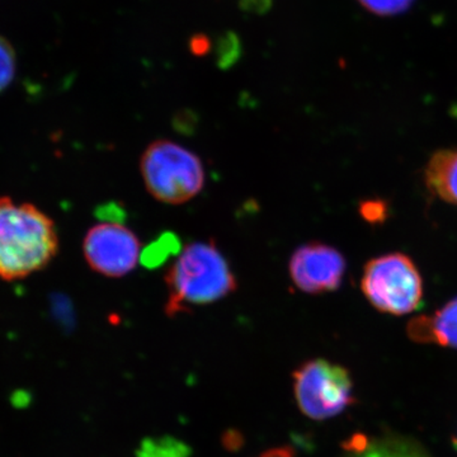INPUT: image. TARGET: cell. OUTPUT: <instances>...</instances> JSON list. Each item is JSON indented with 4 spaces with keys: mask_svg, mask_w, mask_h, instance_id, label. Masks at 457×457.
<instances>
[{
    "mask_svg": "<svg viewBox=\"0 0 457 457\" xmlns=\"http://www.w3.org/2000/svg\"><path fill=\"white\" fill-rule=\"evenodd\" d=\"M361 215L370 222H381L386 218V204L383 201H366L361 204Z\"/></svg>",
    "mask_w": 457,
    "mask_h": 457,
    "instance_id": "9a60e30c",
    "label": "cell"
},
{
    "mask_svg": "<svg viewBox=\"0 0 457 457\" xmlns=\"http://www.w3.org/2000/svg\"><path fill=\"white\" fill-rule=\"evenodd\" d=\"M16 74V55L11 45L0 37V92L7 88Z\"/></svg>",
    "mask_w": 457,
    "mask_h": 457,
    "instance_id": "4fadbf2b",
    "label": "cell"
},
{
    "mask_svg": "<svg viewBox=\"0 0 457 457\" xmlns=\"http://www.w3.org/2000/svg\"><path fill=\"white\" fill-rule=\"evenodd\" d=\"M366 299L392 315L416 312L423 299V279L408 255L392 253L369 262L361 279Z\"/></svg>",
    "mask_w": 457,
    "mask_h": 457,
    "instance_id": "277c9868",
    "label": "cell"
},
{
    "mask_svg": "<svg viewBox=\"0 0 457 457\" xmlns=\"http://www.w3.org/2000/svg\"><path fill=\"white\" fill-rule=\"evenodd\" d=\"M140 171L146 191L158 203L183 204L204 187L200 156L176 141H152L141 154Z\"/></svg>",
    "mask_w": 457,
    "mask_h": 457,
    "instance_id": "3957f363",
    "label": "cell"
},
{
    "mask_svg": "<svg viewBox=\"0 0 457 457\" xmlns=\"http://www.w3.org/2000/svg\"><path fill=\"white\" fill-rule=\"evenodd\" d=\"M59 249L55 224L31 204L0 198V278H25L44 270Z\"/></svg>",
    "mask_w": 457,
    "mask_h": 457,
    "instance_id": "7a4b0ae2",
    "label": "cell"
},
{
    "mask_svg": "<svg viewBox=\"0 0 457 457\" xmlns=\"http://www.w3.org/2000/svg\"><path fill=\"white\" fill-rule=\"evenodd\" d=\"M262 457H294L290 450L278 449L270 450L269 453H264Z\"/></svg>",
    "mask_w": 457,
    "mask_h": 457,
    "instance_id": "ac0fdd59",
    "label": "cell"
},
{
    "mask_svg": "<svg viewBox=\"0 0 457 457\" xmlns=\"http://www.w3.org/2000/svg\"><path fill=\"white\" fill-rule=\"evenodd\" d=\"M83 253L93 272L121 278L137 269L141 243L137 234L116 221H102L87 231Z\"/></svg>",
    "mask_w": 457,
    "mask_h": 457,
    "instance_id": "8992f818",
    "label": "cell"
},
{
    "mask_svg": "<svg viewBox=\"0 0 457 457\" xmlns=\"http://www.w3.org/2000/svg\"><path fill=\"white\" fill-rule=\"evenodd\" d=\"M360 2L369 11L389 16V14H396L405 11V9L411 7L413 0H360Z\"/></svg>",
    "mask_w": 457,
    "mask_h": 457,
    "instance_id": "5bb4252c",
    "label": "cell"
},
{
    "mask_svg": "<svg viewBox=\"0 0 457 457\" xmlns=\"http://www.w3.org/2000/svg\"><path fill=\"white\" fill-rule=\"evenodd\" d=\"M407 333L418 343L457 348V297L432 315L411 319Z\"/></svg>",
    "mask_w": 457,
    "mask_h": 457,
    "instance_id": "ba28073f",
    "label": "cell"
},
{
    "mask_svg": "<svg viewBox=\"0 0 457 457\" xmlns=\"http://www.w3.org/2000/svg\"><path fill=\"white\" fill-rule=\"evenodd\" d=\"M425 177L433 195L457 207V149L436 152L427 164Z\"/></svg>",
    "mask_w": 457,
    "mask_h": 457,
    "instance_id": "30bf717a",
    "label": "cell"
},
{
    "mask_svg": "<svg viewBox=\"0 0 457 457\" xmlns=\"http://www.w3.org/2000/svg\"><path fill=\"white\" fill-rule=\"evenodd\" d=\"M343 457H429L416 442L400 437L357 436L345 444Z\"/></svg>",
    "mask_w": 457,
    "mask_h": 457,
    "instance_id": "9c48e42d",
    "label": "cell"
},
{
    "mask_svg": "<svg viewBox=\"0 0 457 457\" xmlns=\"http://www.w3.org/2000/svg\"><path fill=\"white\" fill-rule=\"evenodd\" d=\"M168 299L165 314L170 317L194 306L210 305L236 293V273L213 240L189 243L177 255L164 276Z\"/></svg>",
    "mask_w": 457,
    "mask_h": 457,
    "instance_id": "6da1fadb",
    "label": "cell"
},
{
    "mask_svg": "<svg viewBox=\"0 0 457 457\" xmlns=\"http://www.w3.org/2000/svg\"><path fill=\"white\" fill-rule=\"evenodd\" d=\"M295 395L303 413L312 420L335 417L352 403L350 375L328 361H311L295 372Z\"/></svg>",
    "mask_w": 457,
    "mask_h": 457,
    "instance_id": "5b68a950",
    "label": "cell"
},
{
    "mask_svg": "<svg viewBox=\"0 0 457 457\" xmlns=\"http://www.w3.org/2000/svg\"><path fill=\"white\" fill-rule=\"evenodd\" d=\"M188 449L173 438L147 440L141 447L139 457H188Z\"/></svg>",
    "mask_w": 457,
    "mask_h": 457,
    "instance_id": "7c38bea8",
    "label": "cell"
},
{
    "mask_svg": "<svg viewBox=\"0 0 457 457\" xmlns=\"http://www.w3.org/2000/svg\"><path fill=\"white\" fill-rule=\"evenodd\" d=\"M212 41L204 35H197L189 41V50L194 55L203 56L206 55L212 50Z\"/></svg>",
    "mask_w": 457,
    "mask_h": 457,
    "instance_id": "e0dca14e",
    "label": "cell"
},
{
    "mask_svg": "<svg viewBox=\"0 0 457 457\" xmlns=\"http://www.w3.org/2000/svg\"><path fill=\"white\" fill-rule=\"evenodd\" d=\"M243 11L252 14H264L272 5V0H239Z\"/></svg>",
    "mask_w": 457,
    "mask_h": 457,
    "instance_id": "2e32d148",
    "label": "cell"
},
{
    "mask_svg": "<svg viewBox=\"0 0 457 457\" xmlns=\"http://www.w3.org/2000/svg\"><path fill=\"white\" fill-rule=\"evenodd\" d=\"M345 260L341 252L324 243L299 246L288 262L291 281L305 294L332 293L342 285Z\"/></svg>",
    "mask_w": 457,
    "mask_h": 457,
    "instance_id": "52a82bcc",
    "label": "cell"
},
{
    "mask_svg": "<svg viewBox=\"0 0 457 457\" xmlns=\"http://www.w3.org/2000/svg\"><path fill=\"white\" fill-rule=\"evenodd\" d=\"M216 60L221 69L231 68L243 53L242 41L236 32L228 31L222 33L216 42Z\"/></svg>",
    "mask_w": 457,
    "mask_h": 457,
    "instance_id": "8fae6325",
    "label": "cell"
}]
</instances>
